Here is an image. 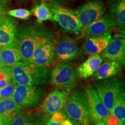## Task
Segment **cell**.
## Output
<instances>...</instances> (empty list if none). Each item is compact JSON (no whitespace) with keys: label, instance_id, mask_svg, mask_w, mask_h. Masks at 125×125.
Segmentation results:
<instances>
[{"label":"cell","instance_id":"obj_22","mask_svg":"<svg viewBox=\"0 0 125 125\" xmlns=\"http://www.w3.org/2000/svg\"><path fill=\"white\" fill-rule=\"evenodd\" d=\"M111 18L119 30L124 29L125 24V0H119L114 5Z\"/></svg>","mask_w":125,"mask_h":125},{"label":"cell","instance_id":"obj_33","mask_svg":"<svg viewBox=\"0 0 125 125\" xmlns=\"http://www.w3.org/2000/svg\"><path fill=\"white\" fill-rule=\"evenodd\" d=\"M72 125V121L69 118H66L64 121L62 123V125Z\"/></svg>","mask_w":125,"mask_h":125},{"label":"cell","instance_id":"obj_38","mask_svg":"<svg viewBox=\"0 0 125 125\" xmlns=\"http://www.w3.org/2000/svg\"><path fill=\"white\" fill-rule=\"evenodd\" d=\"M2 67V64H1V60H0V68H1Z\"/></svg>","mask_w":125,"mask_h":125},{"label":"cell","instance_id":"obj_37","mask_svg":"<svg viewBox=\"0 0 125 125\" xmlns=\"http://www.w3.org/2000/svg\"><path fill=\"white\" fill-rule=\"evenodd\" d=\"M71 121H72V120H71ZM79 125L78 124V123H76V122L72 121V125Z\"/></svg>","mask_w":125,"mask_h":125},{"label":"cell","instance_id":"obj_35","mask_svg":"<svg viewBox=\"0 0 125 125\" xmlns=\"http://www.w3.org/2000/svg\"><path fill=\"white\" fill-rule=\"evenodd\" d=\"M0 125H5L4 122V121H3L2 119L1 118V116H0Z\"/></svg>","mask_w":125,"mask_h":125},{"label":"cell","instance_id":"obj_30","mask_svg":"<svg viewBox=\"0 0 125 125\" xmlns=\"http://www.w3.org/2000/svg\"><path fill=\"white\" fill-rule=\"evenodd\" d=\"M4 5V4L0 2V19L5 16L6 14H7Z\"/></svg>","mask_w":125,"mask_h":125},{"label":"cell","instance_id":"obj_31","mask_svg":"<svg viewBox=\"0 0 125 125\" xmlns=\"http://www.w3.org/2000/svg\"><path fill=\"white\" fill-rule=\"evenodd\" d=\"M68 0H44V2L46 1L51 3V4H60L62 3L67 2Z\"/></svg>","mask_w":125,"mask_h":125},{"label":"cell","instance_id":"obj_29","mask_svg":"<svg viewBox=\"0 0 125 125\" xmlns=\"http://www.w3.org/2000/svg\"><path fill=\"white\" fill-rule=\"evenodd\" d=\"M106 123L107 125H118L119 124L118 119L111 114H110L109 116Z\"/></svg>","mask_w":125,"mask_h":125},{"label":"cell","instance_id":"obj_23","mask_svg":"<svg viewBox=\"0 0 125 125\" xmlns=\"http://www.w3.org/2000/svg\"><path fill=\"white\" fill-rule=\"evenodd\" d=\"M31 13L37 18V21L38 23H41L48 20H53L52 13L49 5L45 2L41 3L34 7Z\"/></svg>","mask_w":125,"mask_h":125},{"label":"cell","instance_id":"obj_19","mask_svg":"<svg viewBox=\"0 0 125 125\" xmlns=\"http://www.w3.org/2000/svg\"><path fill=\"white\" fill-rule=\"evenodd\" d=\"M103 61V58L99 54L90 56L85 62L77 67L76 70L78 77L86 79L96 73Z\"/></svg>","mask_w":125,"mask_h":125},{"label":"cell","instance_id":"obj_18","mask_svg":"<svg viewBox=\"0 0 125 125\" xmlns=\"http://www.w3.org/2000/svg\"><path fill=\"white\" fill-rule=\"evenodd\" d=\"M115 27L116 25L111 17L103 16L90 25L86 33L88 38L97 37L111 33V31Z\"/></svg>","mask_w":125,"mask_h":125},{"label":"cell","instance_id":"obj_1","mask_svg":"<svg viewBox=\"0 0 125 125\" xmlns=\"http://www.w3.org/2000/svg\"><path fill=\"white\" fill-rule=\"evenodd\" d=\"M53 37L46 27L32 23L17 28L15 42L18 46L22 62L29 63L35 48L43 42L53 40Z\"/></svg>","mask_w":125,"mask_h":125},{"label":"cell","instance_id":"obj_7","mask_svg":"<svg viewBox=\"0 0 125 125\" xmlns=\"http://www.w3.org/2000/svg\"><path fill=\"white\" fill-rule=\"evenodd\" d=\"M50 78L53 86L61 89L73 88L78 81L76 70L69 63L65 62L59 63L53 68Z\"/></svg>","mask_w":125,"mask_h":125},{"label":"cell","instance_id":"obj_27","mask_svg":"<svg viewBox=\"0 0 125 125\" xmlns=\"http://www.w3.org/2000/svg\"><path fill=\"white\" fill-rule=\"evenodd\" d=\"M16 85V83L12 79L5 86L0 89V100L11 98Z\"/></svg>","mask_w":125,"mask_h":125},{"label":"cell","instance_id":"obj_8","mask_svg":"<svg viewBox=\"0 0 125 125\" xmlns=\"http://www.w3.org/2000/svg\"><path fill=\"white\" fill-rule=\"evenodd\" d=\"M56 21L65 30L75 34L81 32L82 27L74 11L60 4H48Z\"/></svg>","mask_w":125,"mask_h":125},{"label":"cell","instance_id":"obj_17","mask_svg":"<svg viewBox=\"0 0 125 125\" xmlns=\"http://www.w3.org/2000/svg\"><path fill=\"white\" fill-rule=\"evenodd\" d=\"M50 115L42 111L25 113L6 125H46Z\"/></svg>","mask_w":125,"mask_h":125},{"label":"cell","instance_id":"obj_12","mask_svg":"<svg viewBox=\"0 0 125 125\" xmlns=\"http://www.w3.org/2000/svg\"><path fill=\"white\" fill-rule=\"evenodd\" d=\"M56 48V57L61 62L71 60L75 59L79 53L77 42L74 39L65 38L61 40Z\"/></svg>","mask_w":125,"mask_h":125},{"label":"cell","instance_id":"obj_6","mask_svg":"<svg viewBox=\"0 0 125 125\" xmlns=\"http://www.w3.org/2000/svg\"><path fill=\"white\" fill-rule=\"evenodd\" d=\"M45 90L38 86L16 84L11 99L14 102L24 107H34L40 104Z\"/></svg>","mask_w":125,"mask_h":125},{"label":"cell","instance_id":"obj_25","mask_svg":"<svg viewBox=\"0 0 125 125\" xmlns=\"http://www.w3.org/2000/svg\"><path fill=\"white\" fill-rule=\"evenodd\" d=\"M12 80L10 67H2L0 68V89L5 86Z\"/></svg>","mask_w":125,"mask_h":125},{"label":"cell","instance_id":"obj_15","mask_svg":"<svg viewBox=\"0 0 125 125\" xmlns=\"http://www.w3.org/2000/svg\"><path fill=\"white\" fill-rule=\"evenodd\" d=\"M16 29V21L13 18L5 16L0 19V47L15 42Z\"/></svg>","mask_w":125,"mask_h":125},{"label":"cell","instance_id":"obj_34","mask_svg":"<svg viewBox=\"0 0 125 125\" xmlns=\"http://www.w3.org/2000/svg\"><path fill=\"white\" fill-rule=\"evenodd\" d=\"M94 125H107V123L105 122H98V123H95Z\"/></svg>","mask_w":125,"mask_h":125},{"label":"cell","instance_id":"obj_16","mask_svg":"<svg viewBox=\"0 0 125 125\" xmlns=\"http://www.w3.org/2000/svg\"><path fill=\"white\" fill-rule=\"evenodd\" d=\"M112 39L111 33L88 38L83 45V51L88 55H96L102 53Z\"/></svg>","mask_w":125,"mask_h":125},{"label":"cell","instance_id":"obj_3","mask_svg":"<svg viewBox=\"0 0 125 125\" xmlns=\"http://www.w3.org/2000/svg\"><path fill=\"white\" fill-rule=\"evenodd\" d=\"M63 109L67 116L79 125H90L86 88L70 90Z\"/></svg>","mask_w":125,"mask_h":125},{"label":"cell","instance_id":"obj_10","mask_svg":"<svg viewBox=\"0 0 125 125\" xmlns=\"http://www.w3.org/2000/svg\"><path fill=\"white\" fill-rule=\"evenodd\" d=\"M55 43L49 40L40 43L33 52L29 63L42 67H48L56 60Z\"/></svg>","mask_w":125,"mask_h":125},{"label":"cell","instance_id":"obj_32","mask_svg":"<svg viewBox=\"0 0 125 125\" xmlns=\"http://www.w3.org/2000/svg\"><path fill=\"white\" fill-rule=\"evenodd\" d=\"M46 125H62V123L56 122L52 121V120L49 118L48 122L46 123Z\"/></svg>","mask_w":125,"mask_h":125},{"label":"cell","instance_id":"obj_2","mask_svg":"<svg viewBox=\"0 0 125 125\" xmlns=\"http://www.w3.org/2000/svg\"><path fill=\"white\" fill-rule=\"evenodd\" d=\"M12 78L16 84L26 86L44 85L48 82L51 71L48 67L38 66L19 62L10 67Z\"/></svg>","mask_w":125,"mask_h":125},{"label":"cell","instance_id":"obj_5","mask_svg":"<svg viewBox=\"0 0 125 125\" xmlns=\"http://www.w3.org/2000/svg\"><path fill=\"white\" fill-rule=\"evenodd\" d=\"M105 9L101 0H91L78 8L74 13L80 23L81 33L85 35L89 27L104 15Z\"/></svg>","mask_w":125,"mask_h":125},{"label":"cell","instance_id":"obj_28","mask_svg":"<svg viewBox=\"0 0 125 125\" xmlns=\"http://www.w3.org/2000/svg\"><path fill=\"white\" fill-rule=\"evenodd\" d=\"M50 118L56 122L62 123L67 118V115L64 111H60L53 114Z\"/></svg>","mask_w":125,"mask_h":125},{"label":"cell","instance_id":"obj_9","mask_svg":"<svg viewBox=\"0 0 125 125\" xmlns=\"http://www.w3.org/2000/svg\"><path fill=\"white\" fill-rule=\"evenodd\" d=\"M90 123L107 122L110 113L101 101L94 88L89 86L86 88Z\"/></svg>","mask_w":125,"mask_h":125},{"label":"cell","instance_id":"obj_36","mask_svg":"<svg viewBox=\"0 0 125 125\" xmlns=\"http://www.w3.org/2000/svg\"><path fill=\"white\" fill-rule=\"evenodd\" d=\"M8 1L9 0H0V2L2 3L3 4H6V3H7Z\"/></svg>","mask_w":125,"mask_h":125},{"label":"cell","instance_id":"obj_11","mask_svg":"<svg viewBox=\"0 0 125 125\" xmlns=\"http://www.w3.org/2000/svg\"><path fill=\"white\" fill-rule=\"evenodd\" d=\"M70 90V89L57 88L51 92L41 104V111L51 115L62 111Z\"/></svg>","mask_w":125,"mask_h":125},{"label":"cell","instance_id":"obj_24","mask_svg":"<svg viewBox=\"0 0 125 125\" xmlns=\"http://www.w3.org/2000/svg\"><path fill=\"white\" fill-rule=\"evenodd\" d=\"M111 115L115 117L119 125H125V94L124 92L116 101L111 112Z\"/></svg>","mask_w":125,"mask_h":125},{"label":"cell","instance_id":"obj_13","mask_svg":"<svg viewBox=\"0 0 125 125\" xmlns=\"http://www.w3.org/2000/svg\"><path fill=\"white\" fill-rule=\"evenodd\" d=\"M102 57L109 60L118 62L124 66L125 64V38L111 39L110 42L104 50Z\"/></svg>","mask_w":125,"mask_h":125},{"label":"cell","instance_id":"obj_14","mask_svg":"<svg viewBox=\"0 0 125 125\" xmlns=\"http://www.w3.org/2000/svg\"><path fill=\"white\" fill-rule=\"evenodd\" d=\"M27 108L14 102L10 98L0 100V116L5 125L26 113Z\"/></svg>","mask_w":125,"mask_h":125},{"label":"cell","instance_id":"obj_21","mask_svg":"<svg viewBox=\"0 0 125 125\" xmlns=\"http://www.w3.org/2000/svg\"><path fill=\"white\" fill-rule=\"evenodd\" d=\"M122 67L118 62L108 60L101 64L94 73V77L98 81L114 77L122 71Z\"/></svg>","mask_w":125,"mask_h":125},{"label":"cell","instance_id":"obj_39","mask_svg":"<svg viewBox=\"0 0 125 125\" xmlns=\"http://www.w3.org/2000/svg\"><path fill=\"white\" fill-rule=\"evenodd\" d=\"M118 125H119V124Z\"/></svg>","mask_w":125,"mask_h":125},{"label":"cell","instance_id":"obj_20","mask_svg":"<svg viewBox=\"0 0 125 125\" xmlns=\"http://www.w3.org/2000/svg\"><path fill=\"white\" fill-rule=\"evenodd\" d=\"M0 60L2 67H10L21 60L18 45L15 42L0 47Z\"/></svg>","mask_w":125,"mask_h":125},{"label":"cell","instance_id":"obj_4","mask_svg":"<svg viewBox=\"0 0 125 125\" xmlns=\"http://www.w3.org/2000/svg\"><path fill=\"white\" fill-rule=\"evenodd\" d=\"M93 86L99 97L111 114L115 103L123 92L122 81L114 76L96 82Z\"/></svg>","mask_w":125,"mask_h":125},{"label":"cell","instance_id":"obj_26","mask_svg":"<svg viewBox=\"0 0 125 125\" xmlns=\"http://www.w3.org/2000/svg\"><path fill=\"white\" fill-rule=\"evenodd\" d=\"M10 16L21 20H27L31 16V12L26 9H16L10 10L7 12Z\"/></svg>","mask_w":125,"mask_h":125}]
</instances>
